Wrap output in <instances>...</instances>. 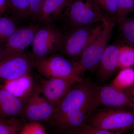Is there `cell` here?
Returning <instances> with one entry per match:
<instances>
[{
    "instance_id": "obj_1",
    "label": "cell",
    "mask_w": 134,
    "mask_h": 134,
    "mask_svg": "<svg viewBox=\"0 0 134 134\" xmlns=\"http://www.w3.org/2000/svg\"><path fill=\"white\" fill-rule=\"evenodd\" d=\"M116 22L115 18H107L103 27L79 56L77 62L81 75L86 70L97 68L108 47Z\"/></svg>"
},
{
    "instance_id": "obj_2",
    "label": "cell",
    "mask_w": 134,
    "mask_h": 134,
    "mask_svg": "<svg viewBox=\"0 0 134 134\" xmlns=\"http://www.w3.org/2000/svg\"><path fill=\"white\" fill-rule=\"evenodd\" d=\"M60 18L70 28L101 23L107 19L97 0H70Z\"/></svg>"
},
{
    "instance_id": "obj_3",
    "label": "cell",
    "mask_w": 134,
    "mask_h": 134,
    "mask_svg": "<svg viewBox=\"0 0 134 134\" xmlns=\"http://www.w3.org/2000/svg\"><path fill=\"white\" fill-rule=\"evenodd\" d=\"M96 88L89 81L74 85L55 108L51 120L54 122L68 113L81 109L92 102Z\"/></svg>"
},
{
    "instance_id": "obj_4",
    "label": "cell",
    "mask_w": 134,
    "mask_h": 134,
    "mask_svg": "<svg viewBox=\"0 0 134 134\" xmlns=\"http://www.w3.org/2000/svg\"><path fill=\"white\" fill-rule=\"evenodd\" d=\"M31 60L32 67L46 79L81 75L77 62L71 61L63 55L52 54Z\"/></svg>"
},
{
    "instance_id": "obj_5",
    "label": "cell",
    "mask_w": 134,
    "mask_h": 134,
    "mask_svg": "<svg viewBox=\"0 0 134 134\" xmlns=\"http://www.w3.org/2000/svg\"><path fill=\"white\" fill-rule=\"evenodd\" d=\"M103 25L104 23H102L98 25L70 28L68 32L64 35L60 51L67 57L79 58Z\"/></svg>"
},
{
    "instance_id": "obj_6",
    "label": "cell",
    "mask_w": 134,
    "mask_h": 134,
    "mask_svg": "<svg viewBox=\"0 0 134 134\" xmlns=\"http://www.w3.org/2000/svg\"><path fill=\"white\" fill-rule=\"evenodd\" d=\"M86 122L109 131H126L134 128V113L122 109L105 108L94 114Z\"/></svg>"
},
{
    "instance_id": "obj_7",
    "label": "cell",
    "mask_w": 134,
    "mask_h": 134,
    "mask_svg": "<svg viewBox=\"0 0 134 134\" xmlns=\"http://www.w3.org/2000/svg\"><path fill=\"white\" fill-rule=\"evenodd\" d=\"M64 36L54 24H40L31 45L33 59L44 58L60 51Z\"/></svg>"
},
{
    "instance_id": "obj_8",
    "label": "cell",
    "mask_w": 134,
    "mask_h": 134,
    "mask_svg": "<svg viewBox=\"0 0 134 134\" xmlns=\"http://www.w3.org/2000/svg\"><path fill=\"white\" fill-rule=\"evenodd\" d=\"M82 80L79 75L43 79L39 85L41 95L55 108L72 86Z\"/></svg>"
},
{
    "instance_id": "obj_9",
    "label": "cell",
    "mask_w": 134,
    "mask_h": 134,
    "mask_svg": "<svg viewBox=\"0 0 134 134\" xmlns=\"http://www.w3.org/2000/svg\"><path fill=\"white\" fill-rule=\"evenodd\" d=\"M94 109L98 107L106 108H133L134 104L129 96L117 90L111 84L96 88L93 99Z\"/></svg>"
},
{
    "instance_id": "obj_10",
    "label": "cell",
    "mask_w": 134,
    "mask_h": 134,
    "mask_svg": "<svg viewBox=\"0 0 134 134\" xmlns=\"http://www.w3.org/2000/svg\"><path fill=\"white\" fill-rule=\"evenodd\" d=\"M38 23L18 28L5 41L1 51L2 59L23 53L24 50L31 45L39 26Z\"/></svg>"
},
{
    "instance_id": "obj_11",
    "label": "cell",
    "mask_w": 134,
    "mask_h": 134,
    "mask_svg": "<svg viewBox=\"0 0 134 134\" xmlns=\"http://www.w3.org/2000/svg\"><path fill=\"white\" fill-rule=\"evenodd\" d=\"M55 109V107L41 95L39 85H36L26 101L22 116L30 121H44L51 119Z\"/></svg>"
},
{
    "instance_id": "obj_12",
    "label": "cell",
    "mask_w": 134,
    "mask_h": 134,
    "mask_svg": "<svg viewBox=\"0 0 134 134\" xmlns=\"http://www.w3.org/2000/svg\"><path fill=\"white\" fill-rule=\"evenodd\" d=\"M31 60L25 53L12 55L0 60V84L30 74Z\"/></svg>"
},
{
    "instance_id": "obj_13",
    "label": "cell",
    "mask_w": 134,
    "mask_h": 134,
    "mask_svg": "<svg viewBox=\"0 0 134 134\" xmlns=\"http://www.w3.org/2000/svg\"><path fill=\"white\" fill-rule=\"evenodd\" d=\"M27 100L13 96L0 84V118L18 119L23 115Z\"/></svg>"
},
{
    "instance_id": "obj_14",
    "label": "cell",
    "mask_w": 134,
    "mask_h": 134,
    "mask_svg": "<svg viewBox=\"0 0 134 134\" xmlns=\"http://www.w3.org/2000/svg\"><path fill=\"white\" fill-rule=\"evenodd\" d=\"M93 110V100L91 103L81 109L68 113L54 123L61 130L66 132L86 122L87 117Z\"/></svg>"
},
{
    "instance_id": "obj_15",
    "label": "cell",
    "mask_w": 134,
    "mask_h": 134,
    "mask_svg": "<svg viewBox=\"0 0 134 134\" xmlns=\"http://www.w3.org/2000/svg\"><path fill=\"white\" fill-rule=\"evenodd\" d=\"M119 45L108 46L97 68L98 75L100 79H108L119 69Z\"/></svg>"
},
{
    "instance_id": "obj_16",
    "label": "cell",
    "mask_w": 134,
    "mask_h": 134,
    "mask_svg": "<svg viewBox=\"0 0 134 134\" xmlns=\"http://www.w3.org/2000/svg\"><path fill=\"white\" fill-rule=\"evenodd\" d=\"M2 85L13 96L25 100L29 99L36 86L33 78L30 74L6 82Z\"/></svg>"
},
{
    "instance_id": "obj_17",
    "label": "cell",
    "mask_w": 134,
    "mask_h": 134,
    "mask_svg": "<svg viewBox=\"0 0 134 134\" xmlns=\"http://www.w3.org/2000/svg\"><path fill=\"white\" fill-rule=\"evenodd\" d=\"M70 0H46L43 4L37 23L54 24L60 18Z\"/></svg>"
},
{
    "instance_id": "obj_18",
    "label": "cell",
    "mask_w": 134,
    "mask_h": 134,
    "mask_svg": "<svg viewBox=\"0 0 134 134\" xmlns=\"http://www.w3.org/2000/svg\"><path fill=\"white\" fill-rule=\"evenodd\" d=\"M111 84L121 91L130 88L134 85V69L130 67L121 69Z\"/></svg>"
},
{
    "instance_id": "obj_19",
    "label": "cell",
    "mask_w": 134,
    "mask_h": 134,
    "mask_svg": "<svg viewBox=\"0 0 134 134\" xmlns=\"http://www.w3.org/2000/svg\"><path fill=\"white\" fill-rule=\"evenodd\" d=\"M15 19L25 20L30 19V0H8V9Z\"/></svg>"
},
{
    "instance_id": "obj_20",
    "label": "cell",
    "mask_w": 134,
    "mask_h": 134,
    "mask_svg": "<svg viewBox=\"0 0 134 134\" xmlns=\"http://www.w3.org/2000/svg\"><path fill=\"white\" fill-rule=\"evenodd\" d=\"M125 132L120 130L115 132L101 129L86 122L81 126L65 133V134H123Z\"/></svg>"
},
{
    "instance_id": "obj_21",
    "label": "cell",
    "mask_w": 134,
    "mask_h": 134,
    "mask_svg": "<svg viewBox=\"0 0 134 134\" xmlns=\"http://www.w3.org/2000/svg\"><path fill=\"white\" fill-rule=\"evenodd\" d=\"M121 31L124 39L128 44L134 47V18L127 17L118 19Z\"/></svg>"
},
{
    "instance_id": "obj_22",
    "label": "cell",
    "mask_w": 134,
    "mask_h": 134,
    "mask_svg": "<svg viewBox=\"0 0 134 134\" xmlns=\"http://www.w3.org/2000/svg\"><path fill=\"white\" fill-rule=\"evenodd\" d=\"M119 69L134 66V47L130 45L120 46Z\"/></svg>"
},
{
    "instance_id": "obj_23",
    "label": "cell",
    "mask_w": 134,
    "mask_h": 134,
    "mask_svg": "<svg viewBox=\"0 0 134 134\" xmlns=\"http://www.w3.org/2000/svg\"><path fill=\"white\" fill-rule=\"evenodd\" d=\"M18 29L13 18L0 16V41H6Z\"/></svg>"
},
{
    "instance_id": "obj_24",
    "label": "cell",
    "mask_w": 134,
    "mask_h": 134,
    "mask_svg": "<svg viewBox=\"0 0 134 134\" xmlns=\"http://www.w3.org/2000/svg\"><path fill=\"white\" fill-rule=\"evenodd\" d=\"M22 127L18 119L0 118V134H19Z\"/></svg>"
},
{
    "instance_id": "obj_25",
    "label": "cell",
    "mask_w": 134,
    "mask_h": 134,
    "mask_svg": "<svg viewBox=\"0 0 134 134\" xmlns=\"http://www.w3.org/2000/svg\"><path fill=\"white\" fill-rule=\"evenodd\" d=\"M117 12L116 20L127 17L134 12V0H117Z\"/></svg>"
},
{
    "instance_id": "obj_26",
    "label": "cell",
    "mask_w": 134,
    "mask_h": 134,
    "mask_svg": "<svg viewBox=\"0 0 134 134\" xmlns=\"http://www.w3.org/2000/svg\"><path fill=\"white\" fill-rule=\"evenodd\" d=\"M102 12L104 11L110 16L115 18L117 12V0H97Z\"/></svg>"
},
{
    "instance_id": "obj_27",
    "label": "cell",
    "mask_w": 134,
    "mask_h": 134,
    "mask_svg": "<svg viewBox=\"0 0 134 134\" xmlns=\"http://www.w3.org/2000/svg\"><path fill=\"white\" fill-rule=\"evenodd\" d=\"M19 134H47L46 130L38 122L30 121L22 127Z\"/></svg>"
},
{
    "instance_id": "obj_28",
    "label": "cell",
    "mask_w": 134,
    "mask_h": 134,
    "mask_svg": "<svg viewBox=\"0 0 134 134\" xmlns=\"http://www.w3.org/2000/svg\"><path fill=\"white\" fill-rule=\"evenodd\" d=\"M46 0H30V19L37 23L42 7Z\"/></svg>"
},
{
    "instance_id": "obj_29",
    "label": "cell",
    "mask_w": 134,
    "mask_h": 134,
    "mask_svg": "<svg viewBox=\"0 0 134 134\" xmlns=\"http://www.w3.org/2000/svg\"><path fill=\"white\" fill-rule=\"evenodd\" d=\"M8 9V0H0V16H2Z\"/></svg>"
},
{
    "instance_id": "obj_30",
    "label": "cell",
    "mask_w": 134,
    "mask_h": 134,
    "mask_svg": "<svg viewBox=\"0 0 134 134\" xmlns=\"http://www.w3.org/2000/svg\"><path fill=\"white\" fill-rule=\"evenodd\" d=\"M130 93H131L132 98H133V100L132 101V102H133V103L134 104V107L133 108V111L134 113V85L133 86H132V87H131V88H130Z\"/></svg>"
},
{
    "instance_id": "obj_31",
    "label": "cell",
    "mask_w": 134,
    "mask_h": 134,
    "mask_svg": "<svg viewBox=\"0 0 134 134\" xmlns=\"http://www.w3.org/2000/svg\"><path fill=\"white\" fill-rule=\"evenodd\" d=\"M130 134H134V128L133 129V131H132V133Z\"/></svg>"
},
{
    "instance_id": "obj_32",
    "label": "cell",
    "mask_w": 134,
    "mask_h": 134,
    "mask_svg": "<svg viewBox=\"0 0 134 134\" xmlns=\"http://www.w3.org/2000/svg\"><path fill=\"white\" fill-rule=\"evenodd\" d=\"M1 59V51H0V60Z\"/></svg>"
}]
</instances>
